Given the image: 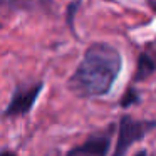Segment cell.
I'll use <instances>...</instances> for the list:
<instances>
[{
	"label": "cell",
	"instance_id": "obj_7",
	"mask_svg": "<svg viewBox=\"0 0 156 156\" xmlns=\"http://www.w3.org/2000/svg\"><path fill=\"white\" fill-rule=\"evenodd\" d=\"M0 156H17V154L12 153V151H2V153H0Z\"/></svg>",
	"mask_w": 156,
	"mask_h": 156
},
{
	"label": "cell",
	"instance_id": "obj_1",
	"mask_svg": "<svg viewBox=\"0 0 156 156\" xmlns=\"http://www.w3.org/2000/svg\"><path fill=\"white\" fill-rule=\"evenodd\" d=\"M122 66L121 54L109 44H92L86 51L69 86L77 96L96 98L111 91Z\"/></svg>",
	"mask_w": 156,
	"mask_h": 156
},
{
	"label": "cell",
	"instance_id": "obj_3",
	"mask_svg": "<svg viewBox=\"0 0 156 156\" xmlns=\"http://www.w3.org/2000/svg\"><path fill=\"white\" fill-rule=\"evenodd\" d=\"M44 84L42 82H37L34 86H29L27 89H17L15 94L12 96L10 104L7 106L4 116L5 118H15V116H24L27 114L32 109V106L35 104V99L39 98Z\"/></svg>",
	"mask_w": 156,
	"mask_h": 156
},
{
	"label": "cell",
	"instance_id": "obj_5",
	"mask_svg": "<svg viewBox=\"0 0 156 156\" xmlns=\"http://www.w3.org/2000/svg\"><path fill=\"white\" fill-rule=\"evenodd\" d=\"M156 71V62L149 57L148 54H141L138 59V67H136V74H134V81H144L146 77L153 74Z\"/></svg>",
	"mask_w": 156,
	"mask_h": 156
},
{
	"label": "cell",
	"instance_id": "obj_6",
	"mask_svg": "<svg viewBox=\"0 0 156 156\" xmlns=\"http://www.w3.org/2000/svg\"><path fill=\"white\" fill-rule=\"evenodd\" d=\"M138 101H139L138 92H136L133 87H129L128 91H126V94L122 96V99H121V106H122V108H129V106L136 104Z\"/></svg>",
	"mask_w": 156,
	"mask_h": 156
},
{
	"label": "cell",
	"instance_id": "obj_4",
	"mask_svg": "<svg viewBox=\"0 0 156 156\" xmlns=\"http://www.w3.org/2000/svg\"><path fill=\"white\" fill-rule=\"evenodd\" d=\"M111 144V129L87 138L81 146H76L67 153V156H106Z\"/></svg>",
	"mask_w": 156,
	"mask_h": 156
},
{
	"label": "cell",
	"instance_id": "obj_9",
	"mask_svg": "<svg viewBox=\"0 0 156 156\" xmlns=\"http://www.w3.org/2000/svg\"><path fill=\"white\" fill-rule=\"evenodd\" d=\"M136 156H148V153H146V151H139Z\"/></svg>",
	"mask_w": 156,
	"mask_h": 156
},
{
	"label": "cell",
	"instance_id": "obj_8",
	"mask_svg": "<svg viewBox=\"0 0 156 156\" xmlns=\"http://www.w3.org/2000/svg\"><path fill=\"white\" fill-rule=\"evenodd\" d=\"M47 156H61V153H57V151H52V153H49Z\"/></svg>",
	"mask_w": 156,
	"mask_h": 156
},
{
	"label": "cell",
	"instance_id": "obj_2",
	"mask_svg": "<svg viewBox=\"0 0 156 156\" xmlns=\"http://www.w3.org/2000/svg\"><path fill=\"white\" fill-rule=\"evenodd\" d=\"M156 128L154 121H136L131 116H122L119 122V136L116 143V149L112 156H124L129 146L136 141H141L149 129Z\"/></svg>",
	"mask_w": 156,
	"mask_h": 156
}]
</instances>
